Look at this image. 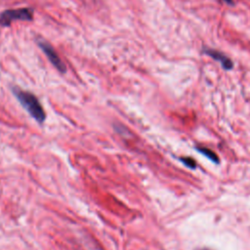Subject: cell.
I'll use <instances>...</instances> for the list:
<instances>
[{
  "mask_svg": "<svg viewBox=\"0 0 250 250\" xmlns=\"http://www.w3.org/2000/svg\"><path fill=\"white\" fill-rule=\"evenodd\" d=\"M38 46L40 47V49L45 53L46 57L48 58V60L50 61V62L60 71V72H65V65L62 62V61L61 60V58L58 56L57 52L55 51V49L46 41L39 40L38 41Z\"/></svg>",
  "mask_w": 250,
  "mask_h": 250,
  "instance_id": "3957f363",
  "label": "cell"
},
{
  "mask_svg": "<svg viewBox=\"0 0 250 250\" xmlns=\"http://www.w3.org/2000/svg\"><path fill=\"white\" fill-rule=\"evenodd\" d=\"M33 19V10L30 8L6 10L0 14V24L8 26L14 21H31Z\"/></svg>",
  "mask_w": 250,
  "mask_h": 250,
  "instance_id": "7a4b0ae2",
  "label": "cell"
},
{
  "mask_svg": "<svg viewBox=\"0 0 250 250\" xmlns=\"http://www.w3.org/2000/svg\"><path fill=\"white\" fill-rule=\"evenodd\" d=\"M203 250H209V249H203Z\"/></svg>",
  "mask_w": 250,
  "mask_h": 250,
  "instance_id": "ba28073f",
  "label": "cell"
},
{
  "mask_svg": "<svg viewBox=\"0 0 250 250\" xmlns=\"http://www.w3.org/2000/svg\"><path fill=\"white\" fill-rule=\"evenodd\" d=\"M202 52L211 57L213 60L219 62L222 65V67L226 70H230L233 67V62L224 53H222L221 51H218L216 49L213 48H209V47H203L202 48Z\"/></svg>",
  "mask_w": 250,
  "mask_h": 250,
  "instance_id": "277c9868",
  "label": "cell"
},
{
  "mask_svg": "<svg viewBox=\"0 0 250 250\" xmlns=\"http://www.w3.org/2000/svg\"><path fill=\"white\" fill-rule=\"evenodd\" d=\"M196 149H197L201 154L205 155V156H206L208 159H210L211 161H213V162H215V163H218V162H219V157H218L217 154H216L213 150H211L210 148H207V147H205V146H197Z\"/></svg>",
  "mask_w": 250,
  "mask_h": 250,
  "instance_id": "5b68a950",
  "label": "cell"
},
{
  "mask_svg": "<svg viewBox=\"0 0 250 250\" xmlns=\"http://www.w3.org/2000/svg\"><path fill=\"white\" fill-rule=\"evenodd\" d=\"M181 161L188 167H189L190 169H194L196 166V162L195 160H193L190 157H181Z\"/></svg>",
  "mask_w": 250,
  "mask_h": 250,
  "instance_id": "8992f818",
  "label": "cell"
},
{
  "mask_svg": "<svg viewBox=\"0 0 250 250\" xmlns=\"http://www.w3.org/2000/svg\"><path fill=\"white\" fill-rule=\"evenodd\" d=\"M224 2H226L227 4H229V5H233L234 4V2L232 1V0H223Z\"/></svg>",
  "mask_w": 250,
  "mask_h": 250,
  "instance_id": "52a82bcc",
  "label": "cell"
},
{
  "mask_svg": "<svg viewBox=\"0 0 250 250\" xmlns=\"http://www.w3.org/2000/svg\"><path fill=\"white\" fill-rule=\"evenodd\" d=\"M13 93L18 101L21 103L22 107L30 114V116H32L38 123L44 122L46 114L36 96H34L30 92L23 91L17 87L13 88Z\"/></svg>",
  "mask_w": 250,
  "mask_h": 250,
  "instance_id": "6da1fadb",
  "label": "cell"
}]
</instances>
